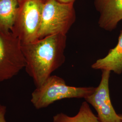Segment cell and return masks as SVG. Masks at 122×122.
Here are the masks:
<instances>
[{"label":"cell","instance_id":"6da1fadb","mask_svg":"<svg viewBox=\"0 0 122 122\" xmlns=\"http://www.w3.org/2000/svg\"><path fill=\"white\" fill-rule=\"evenodd\" d=\"M67 37L55 35L29 44H21L27 73L36 88L40 86L52 73L63 64Z\"/></svg>","mask_w":122,"mask_h":122},{"label":"cell","instance_id":"7a4b0ae2","mask_svg":"<svg viewBox=\"0 0 122 122\" xmlns=\"http://www.w3.org/2000/svg\"><path fill=\"white\" fill-rule=\"evenodd\" d=\"M96 88L69 86L63 79L51 75L42 85L36 88L31 94L30 101L35 109H42L62 99H85L94 92Z\"/></svg>","mask_w":122,"mask_h":122},{"label":"cell","instance_id":"3957f363","mask_svg":"<svg viewBox=\"0 0 122 122\" xmlns=\"http://www.w3.org/2000/svg\"><path fill=\"white\" fill-rule=\"evenodd\" d=\"M47 0H18V6L10 31L21 41L29 44L38 40L44 5Z\"/></svg>","mask_w":122,"mask_h":122},{"label":"cell","instance_id":"277c9868","mask_svg":"<svg viewBox=\"0 0 122 122\" xmlns=\"http://www.w3.org/2000/svg\"><path fill=\"white\" fill-rule=\"evenodd\" d=\"M76 18L74 4L47 0L43 10L38 39L58 34L66 35Z\"/></svg>","mask_w":122,"mask_h":122},{"label":"cell","instance_id":"5b68a950","mask_svg":"<svg viewBox=\"0 0 122 122\" xmlns=\"http://www.w3.org/2000/svg\"><path fill=\"white\" fill-rule=\"evenodd\" d=\"M25 66L20 39L11 31L0 30V82L12 78Z\"/></svg>","mask_w":122,"mask_h":122},{"label":"cell","instance_id":"8992f818","mask_svg":"<svg viewBox=\"0 0 122 122\" xmlns=\"http://www.w3.org/2000/svg\"><path fill=\"white\" fill-rule=\"evenodd\" d=\"M99 86L94 92L85 100L96 109L100 122H122L112 104L109 93V81L111 71H102Z\"/></svg>","mask_w":122,"mask_h":122},{"label":"cell","instance_id":"52a82bcc","mask_svg":"<svg viewBox=\"0 0 122 122\" xmlns=\"http://www.w3.org/2000/svg\"><path fill=\"white\" fill-rule=\"evenodd\" d=\"M94 3L100 14L99 27L108 31L115 30L122 20V0H94Z\"/></svg>","mask_w":122,"mask_h":122},{"label":"cell","instance_id":"ba28073f","mask_svg":"<svg viewBox=\"0 0 122 122\" xmlns=\"http://www.w3.org/2000/svg\"><path fill=\"white\" fill-rule=\"evenodd\" d=\"M95 70H107L118 75L122 73V30L117 45L110 49L105 57L97 60L91 66Z\"/></svg>","mask_w":122,"mask_h":122},{"label":"cell","instance_id":"9c48e42d","mask_svg":"<svg viewBox=\"0 0 122 122\" xmlns=\"http://www.w3.org/2000/svg\"><path fill=\"white\" fill-rule=\"evenodd\" d=\"M52 122H100L90 105L85 100L81 105L77 113L70 116L63 113H57L53 117Z\"/></svg>","mask_w":122,"mask_h":122},{"label":"cell","instance_id":"30bf717a","mask_svg":"<svg viewBox=\"0 0 122 122\" xmlns=\"http://www.w3.org/2000/svg\"><path fill=\"white\" fill-rule=\"evenodd\" d=\"M18 6V0H0V30L10 31Z\"/></svg>","mask_w":122,"mask_h":122},{"label":"cell","instance_id":"8fae6325","mask_svg":"<svg viewBox=\"0 0 122 122\" xmlns=\"http://www.w3.org/2000/svg\"><path fill=\"white\" fill-rule=\"evenodd\" d=\"M7 108L4 105L0 103V122H8L5 119Z\"/></svg>","mask_w":122,"mask_h":122},{"label":"cell","instance_id":"7c38bea8","mask_svg":"<svg viewBox=\"0 0 122 122\" xmlns=\"http://www.w3.org/2000/svg\"><path fill=\"white\" fill-rule=\"evenodd\" d=\"M57 1L63 3H66V4H69V3H72L74 4V2L76 0H57Z\"/></svg>","mask_w":122,"mask_h":122},{"label":"cell","instance_id":"4fadbf2b","mask_svg":"<svg viewBox=\"0 0 122 122\" xmlns=\"http://www.w3.org/2000/svg\"><path fill=\"white\" fill-rule=\"evenodd\" d=\"M119 116L120 117V118H121V122H122V114H119Z\"/></svg>","mask_w":122,"mask_h":122}]
</instances>
